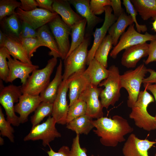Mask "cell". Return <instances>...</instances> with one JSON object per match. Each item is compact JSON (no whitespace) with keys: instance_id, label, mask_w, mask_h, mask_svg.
Masks as SVG:
<instances>
[{"instance_id":"cell-42","label":"cell","mask_w":156,"mask_h":156,"mask_svg":"<svg viewBox=\"0 0 156 156\" xmlns=\"http://www.w3.org/2000/svg\"><path fill=\"white\" fill-rule=\"evenodd\" d=\"M154 62H156V40L151 41L149 44L148 55L144 62L148 64Z\"/></svg>"},{"instance_id":"cell-28","label":"cell","mask_w":156,"mask_h":156,"mask_svg":"<svg viewBox=\"0 0 156 156\" xmlns=\"http://www.w3.org/2000/svg\"><path fill=\"white\" fill-rule=\"evenodd\" d=\"M137 12L144 20L156 18V0H131Z\"/></svg>"},{"instance_id":"cell-48","label":"cell","mask_w":156,"mask_h":156,"mask_svg":"<svg viewBox=\"0 0 156 156\" xmlns=\"http://www.w3.org/2000/svg\"><path fill=\"white\" fill-rule=\"evenodd\" d=\"M143 86L145 89L151 92L154 96L156 102V84H144ZM155 117L156 118V113Z\"/></svg>"},{"instance_id":"cell-38","label":"cell","mask_w":156,"mask_h":156,"mask_svg":"<svg viewBox=\"0 0 156 156\" xmlns=\"http://www.w3.org/2000/svg\"><path fill=\"white\" fill-rule=\"evenodd\" d=\"M19 40L23 46L27 51L29 58L31 59L34 56L37 49L41 45L38 39L36 38H19Z\"/></svg>"},{"instance_id":"cell-52","label":"cell","mask_w":156,"mask_h":156,"mask_svg":"<svg viewBox=\"0 0 156 156\" xmlns=\"http://www.w3.org/2000/svg\"><path fill=\"white\" fill-rule=\"evenodd\" d=\"M154 156H156V153L155 154Z\"/></svg>"},{"instance_id":"cell-34","label":"cell","mask_w":156,"mask_h":156,"mask_svg":"<svg viewBox=\"0 0 156 156\" xmlns=\"http://www.w3.org/2000/svg\"><path fill=\"white\" fill-rule=\"evenodd\" d=\"M21 5V2L16 0H0V21L6 16L16 14V9Z\"/></svg>"},{"instance_id":"cell-44","label":"cell","mask_w":156,"mask_h":156,"mask_svg":"<svg viewBox=\"0 0 156 156\" xmlns=\"http://www.w3.org/2000/svg\"><path fill=\"white\" fill-rule=\"evenodd\" d=\"M49 146L50 150L47 152L49 156H70V149L67 146H62L57 152L54 151L49 145Z\"/></svg>"},{"instance_id":"cell-41","label":"cell","mask_w":156,"mask_h":156,"mask_svg":"<svg viewBox=\"0 0 156 156\" xmlns=\"http://www.w3.org/2000/svg\"><path fill=\"white\" fill-rule=\"evenodd\" d=\"M37 35V31L33 27L27 23L21 21V29L19 38H36Z\"/></svg>"},{"instance_id":"cell-31","label":"cell","mask_w":156,"mask_h":156,"mask_svg":"<svg viewBox=\"0 0 156 156\" xmlns=\"http://www.w3.org/2000/svg\"><path fill=\"white\" fill-rule=\"evenodd\" d=\"M112 45L111 37L108 34L99 46L94 54V58L106 68L108 66V56Z\"/></svg>"},{"instance_id":"cell-29","label":"cell","mask_w":156,"mask_h":156,"mask_svg":"<svg viewBox=\"0 0 156 156\" xmlns=\"http://www.w3.org/2000/svg\"><path fill=\"white\" fill-rule=\"evenodd\" d=\"M93 118L86 114L77 118L67 123L66 127L77 134L88 135L94 127Z\"/></svg>"},{"instance_id":"cell-32","label":"cell","mask_w":156,"mask_h":156,"mask_svg":"<svg viewBox=\"0 0 156 156\" xmlns=\"http://www.w3.org/2000/svg\"><path fill=\"white\" fill-rule=\"evenodd\" d=\"M53 103L41 102L34 111V115L31 117V123L34 127L40 123L47 116L51 115Z\"/></svg>"},{"instance_id":"cell-51","label":"cell","mask_w":156,"mask_h":156,"mask_svg":"<svg viewBox=\"0 0 156 156\" xmlns=\"http://www.w3.org/2000/svg\"><path fill=\"white\" fill-rule=\"evenodd\" d=\"M4 142L3 139L1 136H0V145L2 146L4 144Z\"/></svg>"},{"instance_id":"cell-50","label":"cell","mask_w":156,"mask_h":156,"mask_svg":"<svg viewBox=\"0 0 156 156\" xmlns=\"http://www.w3.org/2000/svg\"><path fill=\"white\" fill-rule=\"evenodd\" d=\"M152 29L155 31L156 32V18L154 20V21L152 23Z\"/></svg>"},{"instance_id":"cell-22","label":"cell","mask_w":156,"mask_h":156,"mask_svg":"<svg viewBox=\"0 0 156 156\" xmlns=\"http://www.w3.org/2000/svg\"><path fill=\"white\" fill-rule=\"evenodd\" d=\"M83 72L74 73L67 79L70 101L69 107L79 99L81 92L89 83L83 75Z\"/></svg>"},{"instance_id":"cell-9","label":"cell","mask_w":156,"mask_h":156,"mask_svg":"<svg viewBox=\"0 0 156 156\" xmlns=\"http://www.w3.org/2000/svg\"><path fill=\"white\" fill-rule=\"evenodd\" d=\"M134 24L129 25L127 30L120 38L117 44L110 53L111 57L116 59L122 50L131 47L156 40V34L152 35L146 32L142 34L138 32L134 28Z\"/></svg>"},{"instance_id":"cell-39","label":"cell","mask_w":156,"mask_h":156,"mask_svg":"<svg viewBox=\"0 0 156 156\" xmlns=\"http://www.w3.org/2000/svg\"><path fill=\"white\" fill-rule=\"evenodd\" d=\"M90 5L95 15H100L105 12L106 6H111V0H91L90 1Z\"/></svg>"},{"instance_id":"cell-33","label":"cell","mask_w":156,"mask_h":156,"mask_svg":"<svg viewBox=\"0 0 156 156\" xmlns=\"http://www.w3.org/2000/svg\"><path fill=\"white\" fill-rule=\"evenodd\" d=\"M87 109L86 102L79 99L69 107L66 118V124L73 120L86 114Z\"/></svg>"},{"instance_id":"cell-46","label":"cell","mask_w":156,"mask_h":156,"mask_svg":"<svg viewBox=\"0 0 156 156\" xmlns=\"http://www.w3.org/2000/svg\"><path fill=\"white\" fill-rule=\"evenodd\" d=\"M38 6L40 8L48 10L52 12H54L53 8V0H36Z\"/></svg>"},{"instance_id":"cell-11","label":"cell","mask_w":156,"mask_h":156,"mask_svg":"<svg viewBox=\"0 0 156 156\" xmlns=\"http://www.w3.org/2000/svg\"><path fill=\"white\" fill-rule=\"evenodd\" d=\"M103 89L88 83L79 97L86 103V114L92 118L98 119L103 117V107L99 99Z\"/></svg>"},{"instance_id":"cell-24","label":"cell","mask_w":156,"mask_h":156,"mask_svg":"<svg viewBox=\"0 0 156 156\" xmlns=\"http://www.w3.org/2000/svg\"><path fill=\"white\" fill-rule=\"evenodd\" d=\"M2 47L7 48L14 59L24 63L32 64L27 51L19 40L6 35Z\"/></svg>"},{"instance_id":"cell-12","label":"cell","mask_w":156,"mask_h":156,"mask_svg":"<svg viewBox=\"0 0 156 156\" xmlns=\"http://www.w3.org/2000/svg\"><path fill=\"white\" fill-rule=\"evenodd\" d=\"M16 12L21 21L29 24L36 30L49 23L58 14L55 12L37 8L29 12L25 11L18 8Z\"/></svg>"},{"instance_id":"cell-23","label":"cell","mask_w":156,"mask_h":156,"mask_svg":"<svg viewBox=\"0 0 156 156\" xmlns=\"http://www.w3.org/2000/svg\"><path fill=\"white\" fill-rule=\"evenodd\" d=\"M62 63L61 59L57 68L55 76L40 95L42 102L53 103L62 81Z\"/></svg>"},{"instance_id":"cell-13","label":"cell","mask_w":156,"mask_h":156,"mask_svg":"<svg viewBox=\"0 0 156 156\" xmlns=\"http://www.w3.org/2000/svg\"><path fill=\"white\" fill-rule=\"evenodd\" d=\"M68 90V79L63 80L53 103L51 115L56 123L62 125L66 124L67 116L69 108L66 98Z\"/></svg>"},{"instance_id":"cell-49","label":"cell","mask_w":156,"mask_h":156,"mask_svg":"<svg viewBox=\"0 0 156 156\" xmlns=\"http://www.w3.org/2000/svg\"><path fill=\"white\" fill-rule=\"evenodd\" d=\"M6 35L2 31L0 30V47L2 46L3 43L5 39Z\"/></svg>"},{"instance_id":"cell-43","label":"cell","mask_w":156,"mask_h":156,"mask_svg":"<svg viewBox=\"0 0 156 156\" xmlns=\"http://www.w3.org/2000/svg\"><path fill=\"white\" fill-rule=\"evenodd\" d=\"M21 5L20 8L26 12L32 11L38 6V3L35 0H20Z\"/></svg>"},{"instance_id":"cell-53","label":"cell","mask_w":156,"mask_h":156,"mask_svg":"<svg viewBox=\"0 0 156 156\" xmlns=\"http://www.w3.org/2000/svg\"><path fill=\"white\" fill-rule=\"evenodd\" d=\"M155 141H156V139H155Z\"/></svg>"},{"instance_id":"cell-18","label":"cell","mask_w":156,"mask_h":156,"mask_svg":"<svg viewBox=\"0 0 156 156\" xmlns=\"http://www.w3.org/2000/svg\"><path fill=\"white\" fill-rule=\"evenodd\" d=\"M41 102L40 95L34 96L22 94L18 103L14 106L15 112L19 115L20 123H24L27 122L28 116L35 111Z\"/></svg>"},{"instance_id":"cell-16","label":"cell","mask_w":156,"mask_h":156,"mask_svg":"<svg viewBox=\"0 0 156 156\" xmlns=\"http://www.w3.org/2000/svg\"><path fill=\"white\" fill-rule=\"evenodd\" d=\"M7 59L9 73L6 83H12L16 79L19 78L22 84H24L29 77L30 74L39 68L38 65L24 63L12 58L11 56Z\"/></svg>"},{"instance_id":"cell-10","label":"cell","mask_w":156,"mask_h":156,"mask_svg":"<svg viewBox=\"0 0 156 156\" xmlns=\"http://www.w3.org/2000/svg\"><path fill=\"white\" fill-rule=\"evenodd\" d=\"M48 24L56 42L61 59L64 60L70 47L69 37L71 27L64 23L58 14Z\"/></svg>"},{"instance_id":"cell-6","label":"cell","mask_w":156,"mask_h":156,"mask_svg":"<svg viewBox=\"0 0 156 156\" xmlns=\"http://www.w3.org/2000/svg\"><path fill=\"white\" fill-rule=\"evenodd\" d=\"M90 37H85L83 42L64 60L63 80H66L74 73L86 70Z\"/></svg>"},{"instance_id":"cell-7","label":"cell","mask_w":156,"mask_h":156,"mask_svg":"<svg viewBox=\"0 0 156 156\" xmlns=\"http://www.w3.org/2000/svg\"><path fill=\"white\" fill-rule=\"evenodd\" d=\"M22 94L21 86L13 84L3 87L0 91V103L5 109L7 120L15 126L21 123L19 117L15 114L14 104L18 102Z\"/></svg>"},{"instance_id":"cell-36","label":"cell","mask_w":156,"mask_h":156,"mask_svg":"<svg viewBox=\"0 0 156 156\" xmlns=\"http://www.w3.org/2000/svg\"><path fill=\"white\" fill-rule=\"evenodd\" d=\"M11 124L6 120L2 109L0 107V134L3 137H7L12 142L14 141V132L13 128L11 126Z\"/></svg>"},{"instance_id":"cell-8","label":"cell","mask_w":156,"mask_h":156,"mask_svg":"<svg viewBox=\"0 0 156 156\" xmlns=\"http://www.w3.org/2000/svg\"><path fill=\"white\" fill-rule=\"evenodd\" d=\"M56 124L53 117L51 116H49L43 122L32 127L29 133L24 138V141L40 140L44 146L49 145V143L56 138L61 136L55 127Z\"/></svg>"},{"instance_id":"cell-5","label":"cell","mask_w":156,"mask_h":156,"mask_svg":"<svg viewBox=\"0 0 156 156\" xmlns=\"http://www.w3.org/2000/svg\"><path fill=\"white\" fill-rule=\"evenodd\" d=\"M148 68L144 64H140L134 70H130L120 75L122 88H125L128 94V106L131 108L136 101L140 92L141 84Z\"/></svg>"},{"instance_id":"cell-17","label":"cell","mask_w":156,"mask_h":156,"mask_svg":"<svg viewBox=\"0 0 156 156\" xmlns=\"http://www.w3.org/2000/svg\"><path fill=\"white\" fill-rule=\"evenodd\" d=\"M75 8L77 12L87 21L85 37H91L93 35V29L102 19L96 16L92 12L89 0H68Z\"/></svg>"},{"instance_id":"cell-20","label":"cell","mask_w":156,"mask_h":156,"mask_svg":"<svg viewBox=\"0 0 156 156\" xmlns=\"http://www.w3.org/2000/svg\"><path fill=\"white\" fill-rule=\"evenodd\" d=\"M70 4L68 0H54L53 8L54 12L60 15L64 23L71 27L84 18L72 9Z\"/></svg>"},{"instance_id":"cell-30","label":"cell","mask_w":156,"mask_h":156,"mask_svg":"<svg viewBox=\"0 0 156 156\" xmlns=\"http://www.w3.org/2000/svg\"><path fill=\"white\" fill-rule=\"evenodd\" d=\"M86 25V20L83 18L75 23L71 27V41L70 49L67 56L84 41L85 38Z\"/></svg>"},{"instance_id":"cell-1","label":"cell","mask_w":156,"mask_h":156,"mask_svg":"<svg viewBox=\"0 0 156 156\" xmlns=\"http://www.w3.org/2000/svg\"><path fill=\"white\" fill-rule=\"evenodd\" d=\"M93 123L96 128L93 131L100 138L101 144L106 146H117L119 143L126 141L125 135L133 131L127 120L118 115L112 118L103 117L93 120Z\"/></svg>"},{"instance_id":"cell-2","label":"cell","mask_w":156,"mask_h":156,"mask_svg":"<svg viewBox=\"0 0 156 156\" xmlns=\"http://www.w3.org/2000/svg\"><path fill=\"white\" fill-rule=\"evenodd\" d=\"M154 101L153 97L145 89L140 91L129 114V118L134 120L136 126L147 131L156 129V118L147 110L148 105Z\"/></svg>"},{"instance_id":"cell-21","label":"cell","mask_w":156,"mask_h":156,"mask_svg":"<svg viewBox=\"0 0 156 156\" xmlns=\"http://www.w3.org/2000/svg\"><path fill=\"white\" fill-rule=\"evenodd\" d=\"M88 66L83 75L90 84L98 86L102 81L108 77L109 71L94 58Z\"/></svg>"},{"instance_id":"cell-19","label":"cell","mask_w":156,"mask_h":156,"mask_svg":"<svg viewBox=\"0 0 156 156\" xmlns=\"http://www.w3.org/2000/svg\"><path fill=\"white\" fill-rule=\"evenodd\" d=\"M148 53L149 44L146 42L128 47L122 54L121 64L128 68H134L141 59L148 56Z\"/></svg>"},{"instance_id":"cell-35","label":"cell","mask_w":156,"mask_h":156,"mask_svg":"<svg viewBox=\"0 0 156 156\" xmlns=\"http://www.w3.org/2000/svg\"><path fill=\"white\" fill-rule=\"evenodd\" d=\"M10 56L9 51L6 48L4 47H0V78L6 82L9 73L7 59Z\"/></svg>"},{"instance_id":"cell-45","label":"cell","mask_w":156,"mask_h":156,"mask_svg":"<svg viewBox=\"0 0 156 156\" xmlns=\"http://www.w3.org/2000/svg\"><path fill=\"white\" fill-rule=\"evenodd\" d=\"M111 6L114 12V15L118 18L124 12L122 7L120 0H111Z\"/></svg>"},{"instance_id":"cell-25","label":"cell","mask_w":156,"mask_h":156,"mask_svg":"<svg viewBox=\"0 0 156 156\" xmlns=\"http://www.w3.org/2000/svg\"><path fill=\"white\" fill-rule=\"evenodd\" d=\"M49 27L46 24L38 29L37 38L41 46L47 47L50 50L49 55L57 58H61L56 42Z\"/></svg>"},{"instance_id":"cell-14","label":"cell","mask_w":156,"mask_h":156,"mask_svg":"<svg viewBox=\"0 0 156 156\" xmlns=\"http://www.w3.org/2000/svg\"><path fill=\"white\" fill-rule=\"evenodd\" d=\"M112 11L111 6H107L105 7L104 23L101 27L96 28L93 33L94 40L92 45L88 51L87 65H88L90 61L94 58L96 49L106 37L109 29L118 18L112 13Z\"/></svg>"},{"instance_id":"cell-47","label":"cell","mask_w":156,"mask_h":156,"mask_svg":"<svg viewBox=\"0 0 156 156\" xmlns=\"http://www.w3.org/2000/svg\"><path fill=\"white\" fill-rule=\"evenodd\" d=\"M148 72L150 73L149 76L144 78L143 81V84H156V71L151 69L148 68Z\"/></svg>"},{"instance_id":"cell-27","label":"cell","mask_w":156,"mask_h":156,"mask_svg":"<svg viewBox=\"0 0 156 156\" xmlns=\"http://www.w3.org/2000/svg\"><path fill=\"white\" fill-rule=\"evenodd\" d=\"M0 26L6 35L19 40L21 21L16 13L4 18L0 21Z\"/></svg>"},{"instance_id":"cell-15","label":"cell","mask_w":156,"mask_h":156,"mask_svg":"<svg viewBox=\"0 0 156 156\" xmlns=\"http://www.w3.org/2000/svg\"><path fill=\"white\" fill-rule=\"evenodd\" d=\"M156 144L155 141L140 139L131 133L124 144L122 153L124 156H149L148 150Z\"/></svg>"},{"instance_id":"cell-37","label":"cell","mask_w":156,"mask_h":156,"mask_svg":"<svg viewBox=\"0 0 156 156\" xmlns=\"http://www.w3.org/2000/svg\"><path fill=\"white\" fill-rule=\"evenodd\" d=\"M122 3L125 8L126 12L131 16L135 25L136 30L138 32H146L147 28L145 25H140L138 24L136 19L138 12L133 5L130 0H123Z\"/></svg>"},{"instance_id":"cell-3","label":"cell","mask_w":156,"mask_h":156,"mask_svg":"<svg viewBox=\"0 0 156 156\" xmlns=\"http://www.w3.org/2000/svg\"><path fill=\"white\" fill-rule=\"evenodd\" d=\"M57 62V58L53 57L48 61L44 68L34 70L26 83L21 86L22 94L40 95L50 83L51 75Z\"/></svg>"},{"instance_id":"cell-4","label":"cell","mask_w":156,"mask_h":156,"mask_svg":"<svg viewBox=\"0 0 156 156\" xmlns=\"http://www.w3.org/2000/svg\"><path fill=\"white\" fill-rule=\"evenodd\" d=\"M108 77L102 81L98 86H104L100 97L103 108L107 109L114 106L120 97V90L122 88L120 72L118 67L115 65L111 66L108 69Z\"/></svg>"},{"instance_id":"cell-40","label":"cell","mask_w":156,"mask_h":156,"mask_svg":"<svg viewBox=\"0 0 156 156\" xmlns=\"http://www.w3.org/2000/svg\"><path fill=\"white\" fill-rule=\"evenodd\" d=\"M87 150L85 148L81 146L79 142V134H77L73 140L70 149V156H88ZM91 156H94L92 155Z\"/></svg>"},{"instance_id":"cell-26","label":"cell","mask_w":156,"mask_h":156,"mask_svg":"<svg viewBox=\"0 0 156 156\" xmlns=\"http://www.w3.org/2000/svg\"><path fill=\"white\" fill-rule=\"evenodd\" d=\"M133 23L131 16L127 15L124 12L118 18L108 31V34L111 37L114 46L117 44L119 38L125 32L127 27Z\"/></svg>"}]
</instances>
